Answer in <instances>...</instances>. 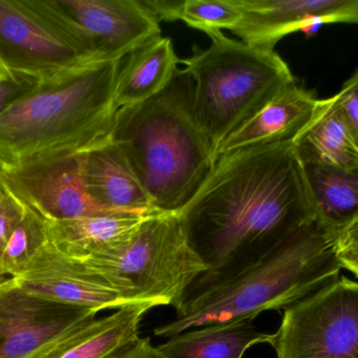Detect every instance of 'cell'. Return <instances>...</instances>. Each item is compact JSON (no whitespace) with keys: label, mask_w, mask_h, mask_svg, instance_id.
I'll list each match as a JSON object with an SVG mask.
<instances>
[{"label":"cell","mask_w":358,"mask_h":358,"mask_svg":"<svg viewBox=\"0 0 358 358\" xmlns=\"http://www.w3.org/2000/svg\"><path fill=\"white\" fill-rule=\"evenodd\" d=\"M82 177L92 199L120 214H152L155 209L121 151L107 141L82 155Z\"/></svg>","instance_id":"16"},{"label":"cell","mask_w":358,"mask_h":358,"mask_svg":"<svg viewBox=\"0 0 358 358\" xmlns=\"http://www.w3.org/2000/svg\"><path fill=\"white\" fill-rule=\"evenodd\" d=\"M336 233L315 219L240 275L191 300L176 317L155 329L169 338L204 326L254 321L260 313L285 310L338 279L342 266L334 248Z\"/></svg>","instance_id":"4"},{"label":"cell","mask_w":358,"mask_h":358,"mask_svg":"<svg viewBox=\"0 0 358 358\" xmlns=\"http://www.w3.org/2000/svg\"><path fill=\"white\" fill-rule=\"evenodd\" d=\"M243 17L237 0H179L176 20L208 34L233 32Z\"/></svg>","instance_id":"23"},{"label":"cell","mask_w":358,"mask_h":358,"mask_svg":"<svg viewBox=\"0 0 358 358\" xmlns=\"http://www.w3.org/2000/svg\"><path fill=\"white\" fill-rule=\"evenodd\" d=\"M81 164L82 155L48 158L1 170V180L8 193L46 222L120 214L105 209L88 195Z\"/></svg>","instance_id":"11"},{"label":"cell","mask_w":358,"mask_h":358,"mask_svg":"<svg viewBox=\"0 0 358 358\" xmlns=\"http://www.w3.org/2000/svg\"><path fill=\"white\" fill-rule=\"evenodd\" d=\"M113 144L121 151L153 207L178 214L214 167L208 137L194 109V84L179 69L163 90L115 113Z\"/></svg>","instance_id":"2"},{"label":"cell","mask_w":358,"mask_h":358,"mask_svg":"<svg viewBox=\"0 0 358 358\" xmlns=\"http://www.w3.org/2000/svg\"><path fill=\"white\" fill-rule=\"evenodd\" d=\"M122 60L94 61L50 79L0 116V170L83 155L110 140Z\"/></svg>","instance_id":"3"},{"label":"cell","mask_w":358,"mask_h":358,"mask_svg":"<svg viewBox=\"0 0 358 358\" xmlns=\"http://www.w3.org/2000/svg\"><path fill=\"white\" fill-rule=\"evenodd\" d=\"M113 358H163L157 351V347H153L149 336L140 338L130 345L125 350L120 352Z\"/></svg>","instance_id":"28"},{"label":"cell","mask_w":358,"mask_h":358,"mask_svg":"<svg viewBox=\"0 0 358 358\" xmlns=\"http://www.w3.org/2000/svg\"><path fill=\"white\" fill-rule=\"evenodd\" d=\"M94 61L50 0H0V63L10 74L45 80Z\"/></svg>","instance_id":"7"},{"label":"cell","mask_w":358,"mask_h":358,"mask_svg":"<svg viewBox=\"0 0 358 358\" xmlns=\"http://www.w3.org/2000/svg\"><path fill=\"white\" fill-rule=\"evenodd\" d=\"M243 17L233 33L257 48L275 50L284 36L323 23L358 25V0H237Z\"/></svg>","instance_id":"13"},{"label":"cell","mask_w":358,"mask_h":358,"mask_svg":"<svg viewBox=\"0 0 358 358\" xmlns=\"http://www.w3.org/2000/svg\"><path fill=\"white\" fill-rule=\"evenodd\" d=\"M179 59L170 38H151L122 60L115 82V109L131 106L159 94L178 69Z\"/></svg>","instance_id":"19"},{"label":"cell","mask_w":358,"mask_h":358,"mask_svg":"<svg viewBox=\"0 0 358 358\" xmlns=\"http://www.w3.org/2000/svg\"><path fill=\"white\" fill-rule=\"evenodd\" d=\"M176 216L208 266L183 303L268 256L315 221L317 212L303 164L287 141L221 156Z\"/></svg>","instance_id":"1"},{"label":"cell","mask_w":358,"mask_h":358,"mask_svg":"<svg viewBox=\"0 0 358 358\" xmlns=\"http://www.w3.org/2000/svg\"><path fill=\"white\" fill-rule=\"evenodd\" d=\"M98 313L34 296L13 279L0 291V358L38 357Z\"/></svg>","instance_id":"10"},{"label":"cell","mask_w":358,"mask_h":358,"mask_svg":"<svg viewBox=\"0 0 358 358\" xmlns=\"http://www.w3.org/2000/svg\"><path fill=\"white\" fill-rule=\"evenodd\" d=\"M303 167L320 223L336 233L357 220L358 167Z\"/></svg>","instance_id":"21"},{"label":"cell","mask_w":358,"mask_h":358,"mask_svg":"<svg viewBox=\"0 0 358 358\" xmlns=\"http://www.w3.org/2000/svg\"><path fill=\"white\" fill-rule=\"evenodd\" d=\"M155 304L124 306L82 326L36 358H113L140 338L145 315Z\"/></svg>","instance_id":"17"},{"label":"cell","mask_w":358,"mask_h":358,"mask_svg":"<svg viewBox=\"0 0 358 358\" xmlns=\"http://www.w3.org/2000/svg\"><path fill=\"white\" fill-rule=\"evenodd\" d=\"M25 210L27 207L22 202L6 191L0 200V259L13 231L24 216Z\"/></svg>","instance_id":"26"},{"label":"cell","mask_w":358,"mask_h":358,"mask_svg":"<svg viewBox=\"0 0 358 358\" xmlns=\"http://www.w3.org/2000/svg\"><path fill=\"white\" fill-rule=\"evenodd\" d=\"M273 334L252 321L229 322L181 332L157 347L163 358H242L252 346L273 344Z\"/></svg>","instance_id":"20"},{"label":"cell","mask_w":358,"mask_h":358,"mask_svg":"<svg viewBox=\"0 0 358 358\" xmlns=\"http://www.w3.org/2000/svg\"><path fill=\"white\" fill-rule=\"evenodd\" d=\"M41 80L29 76L10 74L0 79V116L6 113L17 101L37 88Z\"/></svg>","instance_id":"25"},{"label":"cell","mask_w":358,"mask_h":358,"mask_svg":"<svg viewBox=\"0 0 358 358\" xmlns=\"http://www.w3.org/2000/svg\"><path fill=\"white\" fill-rule=\"evenodd\" d=\"M334 97L358 144V69Z\"/></svg>","instance_id":"27"},{"label":"cell","mask_w":358,"mask_h":358,"mask_svg":"<svg viewBox=\"0 0 358 358\" xmlns=\"http://www.w3.org/2000/svg\"><path fill=\"white\" fill-rule=\"evenodd\" d=\"M13 279L34 296L99 312L131 305L100 275L59 252L50 241Z\"/></svg>","instance_id":"12"},{"label":"cell","mask_w":358,"mask_h":358,"mask_svg":"<svg viewBox=\"0 0 358 358\" xmlns=\"http://www.w3.org/2000/svg\"><path fill=\"white\" fill-rule=\"evenodd\" d=\"M13 277H8V279H0V291L4 289V288L8 287L10 283H12Z\"/></svg>","instance_id":"29"},{"label":"cell","mask_w":358,"mask_h":358,"mask_svg":"<svg viewBox=\"0 0 358 358\" xmlns=\"http://www.w3.org/2000/svg\"><path fill=\"white\" fill-rule=\"evenodd\" d=\"M334 248L342 268L351 271L358 277V219L355 222L336 231Z\"/></svg>","instance_id":"24"},{"label":"cell","mask_w":358,"mask_h":358,"mask_svg":"<svg viewBox=\"0 0 358 358\" xmlns=\"http://www.w3.org/2000/svg\"><path fill=\"white\" fill-rule=\"evenodd\" d=\"M50 4L96 61L123 60L162 35L159 21L141 0H50Z\"/></svg>","instance_id":"9"},{"label":"cell","mask_w":358,"mask_h":358,"mask_svg":"<svg viewBox=\"0 0 358 358\" xmlns=\"http://www.w3.org/2000/svg\"><path fill=\"white\" fill-rule=\"evenodd\" d=\"M82 264L130 304L150 303L176 310L189 287L208 270L187 241L176 214L166 212L147 216L119 254Z\"/></svg>","instance_id":"6"},{"label":"cell","mask_w":358,"mask_h":358,"mask_svg":"<svg viewBox=\"0 0 358 358\" xmlns=\"http://www.w3.org/2000/svg\"><path fill=\"white\" fill-rule=\"evenodd\" d=\"M206 35L210 46H194L193 55L179 62L193 79L194 109L216 162L223 141L296 80L275 50L248 46L222 31Z\"/></svg>","instance_id":"5"},{"label":"cell","mask_w":358,"mask_h":358,"mask_svg":"<svg viewBox=\"0 0 358 358\" xmlns=\"http://www.w3.org/2000/svg\"><path fill=\"white\" fill-rule=\"evenodd\" d=\"M317 102L313 90L296 81L288 84L223 141L217 160L240 149L294 140L313 117Z\"/></svg>","instance_id":"14"},{"label":"cell","mask_w":358,"mask_h":358,"mask_svg":"<svg viewBox=\"0 0 358 358\" xmlns=\"http://www.w3.org/2000/svg\"><path fill=\"white\" fill-rule=\"evenodd\" d=\"M6 193V188L4 187L3 182L1 180V172H0V200L4 197Z\"/></svg>","instance_id":"31"},{"label":"cell","mask_w":358,"mask_h":358,"mask_svg":"<svg viewBox=\"0 0 358 358\" xmlns=\"http://www.w3.org/2000/svg\"><path fill=\"white\" fill-rule=\"evenodd\" d=\"M48 243V223L27 207L0 259V279L15 277Z\"/></svg>","instance_id":"22"},{"label":"cell","mask_w":358,"mask_h":358,"mask_svg":"<svg viewBox=\"0 0 358 358\" xmlns=\"http://www.w3.org/2000/svg\"><path fill=\"white\" fill-rule=\"evenodd\" d=\"M292 143L303 165L358 167V144L334 96L319 100L313 117Z\"/></svg>","instance_id":"18"},{"label":"cell","mask_w":358,"mask_h":358,"mask_svg":"<svg viewBox=\"0 0 358 358\" xmlns=\"http://www.w3.org/2000/svg\"><path fill=\"white\" fill-rule=\"evenodd\" d=\"M277 358H358V283L346 277L284 310Z\"/></svg>","instance_id":"8"},{"label":"cell","mask_w":358,"mask_h":358,"mask_svg":"<svg viewBox=\"0 0 358 358\" xmlns=\"http://www.w3.org/2000/svg\"><path fill=\"white\" fill-rule=\"evenodd\" d=\"M10 75V71L3 67V65L0 63V79H3V78L8 77Z\"/></svg>","instance_id":"30"},{"label":"cell","mask_w":358,"mask_h":358,"mask_svg":"<svg viewBox=\"0 0 358 358\" xmlns=\"http://www.w3.org/2000/svg\"><path fill=\"white\" fill-rule=\"evenodd\" d=\"M2 279H3V277H2Z\"/></svg>","instance_id":"33"},{"label":"cell","mask_w":358,"mask_h":358,"mask_svg":"<svg viewBox=\"0 0 358 358\" xmlns=\"http://www.w3.org/2000/svg\"><path fill=\"white\" fill-rule=\"evenodd\" d=\"M148 216L102 214L46 222L48 241L77 262L111 258L130 243Z\"/></svg>","instance_id":"15"},{"label":"cell","mask_w":358,"mask_h":358,"mask_svg":"<svg viewBox=\"0 0 358 358\" xmlns=\"http://www.w3.org/2000/svg\"><path fill=\"white\" fill-rule=\"evenodd\" d=\"M0 172H1V170H0Z\"/></svg>","instance_id":"32"}]
</instances>
